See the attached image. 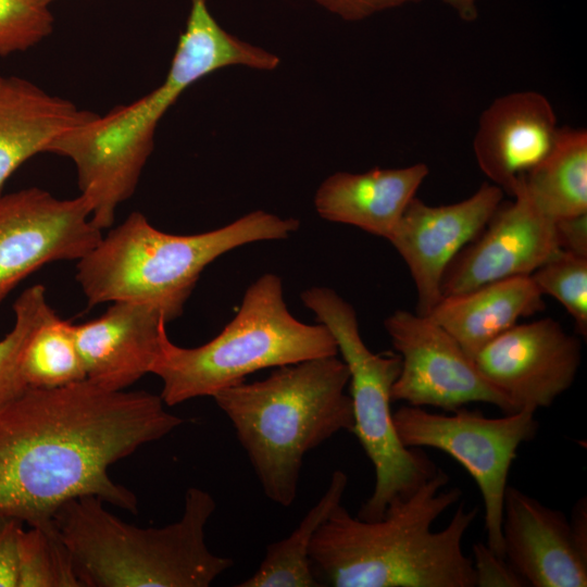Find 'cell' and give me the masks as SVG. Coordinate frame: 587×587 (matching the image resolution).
<instances>
[{
    "label": "cell",
    "instance_id": "cell-14",
    "mask_svg": "<svg viewBox=\"0 0 587 587\" xmlns=\"http://www.w3.org/2000/svg\"><path fill=\"white\" fill-rule=\"evenodd\" d=\"M512 196L514 200L501 202L485 228L451 261L441 282L442 297L528 276L561 250L554 222L536 208L519 183Z\"/></svg>",
    "mask_w": 587,
    "mask_h": 587
},
{
    "label": "cell",
    "instance_id": "cell-1",
    "mask_svg": "<svg viewBox=\"0 0 587 587\" xmlns=\"http://www.w3.org/2000/svg\"><path fill=\"white\" fill-rule=\"evenodd\" d=\"M160 396L107 390L89 379L27 388L0 408V517L51 524L66 501L96 496L137 513V498L109 467L184 420Z\"/></svg>",
    "mask_w": 587,
    "mask_h": 587
},
{
    "label": "cell",
    "instance_id": "cell-34",
    "mask_svg": "<svg viewBox=\"0 0 587 587\" xmlns=\"http://www.w3.org/2000/svg\"><path fill=\"white\" fill-rule=\"evenodd\" d=\"M45 4L49 5L53 0H41Z\"/></svg>",
    "mask_w": 587,
    "mask_h": 587
},
{
    "label": "cell",
    "instance_id": "cell-27",
    "mask_svg": "<svg viewBox=\"0 0 587 587\" xmlns=\"http://www.w3.org/2000/svg\"><path fill=\"white\" fill-rule=\"evenodd\" d=\"M52 28L53 17L41 0H0V57L36 46Z\"/></svg>",
    "mask_w": 587,
    "mask_h": 587
},
{
    "label": "cell",
    "instance_id": "cell-11",
    "mask_svg": "<svg viewBox=\"0 0 587 587\" xmlns=\"http://www.w3.org/2000/svg\"><path fill=\"white\" fill-rule=\"evenodd\" d=\"M102 238L79 195L59 199L38 187L0 195V302L47 263L80 260Z\"/></svg>",
    "mask_w": 587,
    "mask_h": 587
},
{
    "label": "cell",
    "instance_id": "cell-10",
    "mask_svg": "<svg viewBox=\"0 0 587 587\" xmlns=\"http://www.w3.org/2000/svg\"><path fill=\"white\" fill-rule=\"evenodd\" d=\"M384 326L401 358L391 401L446 411L483 402L505 414L515 412L458 341L428 315L397 310L384 321Z\"/></svg>",
    "mask_w": 587,
    "mask_h": 587
},
{
    "label": "cell",
    "instance_id": "cell-33",
    "mask_svg": "<svg viewBox=\"0 0 587 587\" xmlns=\"http://www.w3.org/2000/svg\"><path fill=\"white\" fill-rule=\"evenodd\" d=\"M464 22H474L478 16V0H441Z\"/></svg>",
    "mask_w": 587,
    "mask_h": 587
},
{
    "label": "cell",
    "instance_id": "cell-23",
    "mask_svg": "<svg viewBox=\"0 0 587 587\" xmlns=\"http://www.w3.org/2000/svg\"><path fill=\"white\" fill-rule=\"evenodd\" d=\"M22 372L28 388H55L87 378L73 324L52 308L25 347Z\"/></svg>",
    "mask_w": 587,
    "mask_h": 587
},
{
    "label": "cell",
    "instance_id": "cell-6",
    "mask_svg": "<svg viewBox=\"0 0 587 587\" xmlns=\"http://www.w3.org/2000/svg\"><path fill=\"white\" fill-rule=\"evenodd\" d=\"M296 218L257 210L217 229L174 235L133 212L78 260L76 280L88 304L134 301L177 319L202 271L222 254L246 243L287 238Z\"/></svg>",
    "mask_w": 587,
    "mask_h": 587
},
{
    "label": "cell",
    "instance_id": "cell-9",
    "mask_svg": "<svg viewBox=\"0 0 587 587\" xmlns=\"http://www.w3.org/2000/svg\"><path fill=\"white\" fill-rule=\"evenodd\" d=\"M392 422L404 447L440 450L471 475L484 502L486 545L503 557L501 523L508 475L520 446L538 430L535 411L524 408L488 417L464 407L441 414L407 404L392 413Z\"/></svg>",
    "mask_w": 587,
    "mask_h": 587
},
{
    "label": "cell",
    "instance_id": "cell-30",
    "mask_svg": "<svg viewBox=\"0 0 587 587\" xmlns=\"http://www.w3.org/2000/svg\"><path fill=\"white\" fill-rule=\"evenodd\" d=\"M23 522L0 517V587H17L18 538Z\"/></svg>",
    "mask_w": 587,
    "mask_h": 587
},
{
    "label": "cell",
    "instance_id": "cell-5",
    "mask_svg": "<svg viewBox=\"0 0 587 587\" xmlns=\"http://www.w3.org/2000/svg\"><path fill=\"white\" fill-rule=\"evenodd\" d=\"M215 508L211 494L189 487L178 521L141 528L88 495L63 503L52 525L83 587H208L234 564L205 544V526Z\"/></svg>",
    "mask_w": 587,
    "mask_h": 587
},
{
    "label": "cell",
    "instance_id": "cell-21",
    "mask_svg": "<svg viewBox=\"0 0 587 587\" xmlns=\"http://www.w3.org/2000/svg\"><path fill=\"white\" fill-rule=\"evenodd\" d=\"M555 222L587 213V132L561 127L550 152L517 182Z\"/></svg>",
    "mask_w": 587,
    "mask_h": 587
},
{
    "label": "cell",
    "instance_id": "cell-20",
    "mask_svg": "<svg viewBox=\"0 0 587 587\" xmlns=\"http://www.w3.org/2000/svg\"><path fill=\"white\" fill-rule=\"evenodd\" d=\"M542 294L530 275L485 284L473 290L445 296L428 314L473 360L499 335L545 309Z\"/></svg>",
    "mask_w": 587,
    "mask_h": 587
},
{
    "label": "cell",
    "instance_id": "cell-26",
    "mask_svg": "<svg viewBox=\"0 0 587 587\" xmlns=\"http://www.w3.org/2000/svg\"><path fill=\"white\" fill-rule=\"evenodd\" d=\"M542 295L558 300L572 316L576 332L587 336V258L564 250L530 274Z\"/></svg>",
    "mask_w": 587,
    "mask_h": 587
},
{
    "label": "cell",
    "instance_id": "cell-28",
    "mask_svg": "<svg viewBox=\"0 0 587 587\" xmlns=\"http://www.w3.org/2000/svg\"><path fill=\"white\" fill-rule=\"evenodd\" d=\"M473 570L476 587H525L523 578L504 557L497 554L486 544L473 545Z\"/></svg>",
    "mask_w": 587,
    "mask_h": 587
},
{
    "label": "cell",
    "instance_id": "cell-32",
    "mask_svg": "<svg viewBox=\"0 0 587 587\" xmlns=\"http://www.w3.org/2000/svg\"><path fill=\"white\" fill-rule=\"evenodd\" d=\"M570 532L577 550L587 558V498L582 497L573 505L569 520Z\"/></svg>",
    "mask_w": 587,
    "mask_h": 587
},
{
    "label": "cell",
    "instance_id": "cell-8",
    "mask_svg": "<svg viewBox=\"0 0 587 587\" xmlns=\"http://www.w3.org/2000/svg\"><path fill=\"white\" fill-rule=\"evenodd\" d=\"M301 300L332 333L348 366L352 433L375 472L372 495L357 516L378 520L391 501L414 492L437 470L421 450L404 447L395 430L390 392L401 358L397 352H372L360 335L355 310L333 289L311 287Z\"/></svg>",
    "mask_w": 587,
    "mask_h": 587
},
{
    "label": "cell",
    "instance_id": "cell-29",
    "mask_svg": "<svg viewBox=\"0 0 587 587\" xmlns=\"http://www.w3.org/2000/svg\"><path fill=\"white\" fill-rule=\"evenodd\" d=\"M347 22H360L375 14L420 3L422 0H312Z\"/></svg>",
    "mask_w": 587,
    "mask_h": 587
},
{
    "label": "cell",
    "instance_id": "cell-4",
    "mask_svg": "<svg viewBox=\"0 0 587 587\" xmlns=\"http://www.w3.org/2000/svg\"><path fill=\"white\" fill-rule=\"evenodd\" d=\"M349 370L337 355L276 367L268 377L215 394L264 495L290 507L308 452L341 430L352 432Z\"/></svg>",
    "mask_w": 587,
    "mask_h": 587
},
{
    "label": "cell",
    "instance_id": "cell-15",
    "mask_svg": "<svg viewBox=\"0 0 587 587\" xmlns=\"http://www.w3.org/2000/svg\"><path fill=\"white\" fill-rule=\"evenodd\" d=\"M560 128L551 102L541 92L500 96L478 118L473 140L477 165L492 184L512 195L520 177L550 152Z\"/></svg>",
    "mask_w": 587,
    "mask_h": 587
},
{
    "label": "cell",
    "instance_id": "cell-24",
    "mask_svg": "<svg viewBox=\"0 0 587 587\" xmlns=\"http://www.w3.org/2000/svg\"><path fill=\"white\" fill-rule=\"evenodd\" d=\"M17 587H83L71 554L52 522L22 529L18 538Z\"/></svg>",
    "mask_w": 587,
    "mask_h": 587
},
{
    "label": "cell",
    "instance_id": "cell-17",
    "mask_svg": "<svg viewBox=\"0 0 587 587\" xmlns=\"http://www.w3.org/2000/svg\"><path fill=\"white\" fill-rule=\"evenodd\" d=\"M158 308L115 301L99 317L74 325L87 379L107 390H125L151 369L166 334Z\"/></svg>",
    "mask_w": 587,
    "mask_h": 587
},
{
    "label": "cell",
    "instance_id": "cell-7",
    "mask_svg": "<svg viewBox=\"0 0 587 587\" xmlns=\"http://www.w3.org/2000/svg\"><path fill=\"white\" fill-rule=\"evenodd\" d=\"M338 354L336 340L322 323L294 317L280 278L264 274L249 286L235 317L209 342L174 345L165 334L151 373L163 383L161 399L172 407L245 382L260 370Z\"/></svg>",
    "mask_w": 587,
    "mask_h": 587
},
{
    "label": "cell",
    "instance_id": "cell-18",
    "mask_svg": "<svg viewBox=\"0 0 587 587\" xmlns=\"http://www.w3.org/2000/svg\"><path fill=\"white\" fill-rule=\"evenodd\" d=\"M428 173L423 162L363 173L336 172L317 188L315 210L327 221L389 240Z\"/></svg>",
    "mask_w": 587,
    "mask_h": 587
},
{
    "label": "cell",
    "instance_id": "cell-13",
    "mask_svg": "<svg viewBox=\"0 0 587 587\" xmlns=\"http://www.w3.org/2000/svg\"><path fill=\"white\" fill-rule=\"evenodd\" d=\"M504 191L484 183L466 199L430 205L416 196L388 240L405 262L416 291V313L428 315L441 300L444 274L455 255L485 228Z\"/></svg>",
    "mask_w": 587,
    "mask_h": 587
},
{
    "label": "cell",
    "instance_id": "cell-19",
    "mask_svg": "<svg viewBox=\"0 0 587 587\" xmlns=\"http://www.w3.org/2000/svg\"><path fill=\"white\" fill-rule=\"evenodd\" d=\"M93 115L28 79L0 74V195L23 163Z\"/></svg>",
    "mask_w": 587,
    "mask_h": 587
},
{
    "label": "cell",
    "instance_id": "cell-12",
    "mask_svg": "<svg viewBox=\"0 0 587 587\" xmlns=\"http://www.w3.org/2000/svg\"><path fill=\"white\" fill-rule=\"evenodd\" d=\"M480 374L515 411L550 407L574 383L582 341L552 317L515 324L474 358Z\"/></svg>",
    "mask_w": 587,
    "mask_h": 587
},
{
    "label": "cell",
    "instance_id": "cell-2",
    "mask_svg": "<svg viewBox=\"0 0 587 587\" xmlns=\"http://www.w3.org/2000/svg\"><path fill=\"white\" fill-rule=\"evenodd\" d=\"M279 63L276 54L225 30L207 0H190L185 29L162 84L132 103L95 114L59 137L47 152L74 163L80 195L91 207V221L102 230L135 192L159 122L187 88L224 67L272 71Z\"/></svg>",
    "mask_w": 587,
    "mask_h": 587
},
{
    "label": "cell",
    "instance_id": "cell-25",
    "mask_svg": "<svg viewBox=\"0 0 587 587\" xmlns=\"http://www.w3.org/2000/svg\"><path fill=\"white\" fill-rule=\"evenodd\" d=\"M50 309L46 289L40 284L26 288L15 300L14 325L0 339V408L28 388L22 372V357L33 332Z\"/></svg>",
    "mask_w": 587,
    "mask_h": 587
},
{
    "label": "cell",
    "instance_id": "cell-3",
    "mask_svg": "<svg viewBox=\"0 0 587 587\" xmlns=\"http://www.w3.org/2000/svg\"><path fill=\"white\" fill-rule=\"evenodd\" d=\"M448 483L449 475L437 469L375 521L336 507L310 547L315 577L334 587H475L472 558L462 544L477 508L461 502L446 527L432 528L461 499L460 488L444 490Z\"/></svg>",
    "mask_w": 587,
    "mask_h": 587
},
{
    "label": "cell",
    "instance_id": "cell-31",
    "mask_svg": "<svg viewBox=\"0 0 587 587\" xmlns=\"http://www.w3.org/2000/svg\"><path fill=\"white\" fill-rule=\"evenodd\" d=\"M561 250L587 258V213L554 222Z\"/></svg>",
    "mask_w": 587,
    "mask_h": 587
},
{
    "label": "cell",
    "instance_id": "cell-16",
    "mask_svg": "<svg viewBox=\"0 0 587 587\" xmlns=\"http://www.w3.org/2000/svg\"><path fill=\"white\" fill-rule=\"evenodd\" d=\"M501 533L503 557L526 586H587V558L575 547L561 511L508 485Z\"/></svg>",
    "mask_w": 587,
    "mask_h": 587
},
{
    "label": "cell",
    "instance_id": "cell-22",
    "mask_svg": "<svg viewBox=\"0 0 587 587\" xmlns=\"http://www.w3.org/2000/svg\"><path fill=\"white\" fill-rule=\"evenodd\" d=\"M348 476L336 470L321 499L307 512L286 538L267 546L258 570L238 587H319L309 558L312 540L320 526L341 504Z\"/></svg>",
    "mask_w": 587,
    "mask_h": 587
}]
</instances>
